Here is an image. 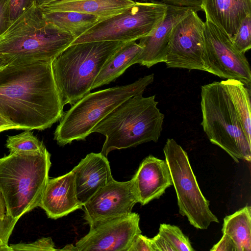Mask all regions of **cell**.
Returning a JSON list of instances; mask_svg holds the SVG:
<instances>
[{
    "mask_svg": "<svg viewBox=\"0 0 251 251\" xmlns=\"http://www.w3.org/2000/svg\"><path fill=\"white\" fill-rule=\"evenodd\" d=\"M63 113L51 61L11 62L0 69V116L15 129L43 130Z\"/></svg>",
    "mask_w": 251,
    "mask_h": 251,
    "instance_id": "cell-1",
    "label": "cell"
},
{
    "mask_svg": "<svg viewBox=\"0 0 251 251\" xmlns=\"http://www.w3.org/2000/svg\"><path fill=\"white\" fill-rule=\"evenodd\" d=\"M50 166V154L45 146L0 158V192L6 214L19 219L39 206Z\"/></svg>",
    "mask_w": 251,
    "mask_h": 251,
    "instance_id": "cell-2",
    "label": "cell"
},
{
    "mask_svg": "<svg viewBox=\"0 0 251 251\" xmlns=\"http://www.w3.org/2000/svg\"><path fill=\"white\" fill-rule=\"evenodd\" d=\"M155 96L131 97L117 106L93 128L104 135L100 153L157 142L162 130L164 115L157 107Z\"/></svg>",
    "mask_w": 251,
    "mask_h": 251,
    "instance_id": "cell-3",
    "label": "cell"
},
{
    "mask_svg": "<svg viewBox=\"0 0 251 251\" xmlns=\"http://www.w3.org/2000/svg\"><path fill=\"white\" fill-rule=\"evenodd\" d=\"M75 38L47 21L35 4L0 35V55L10 63L51 61Z\"/></svg>",
    "mask_w": 251,
    "mask_h": 251,
    "instance_id": "cell-4",
    "label": "cell"
},
{
    "mask_svg": "<svg viewBox=\"0 0 251 251\" xmlns=\"http://www.w3.org/2000/svg\"><path fill=\"white\" fill-rule=\"evenodd\" d=\"M124 43L103 41L71 44L52 61V75L63 107L74 104L90 92L104 64Z\"/></svg>",
    "mask_w": 251,
    "mask_h": 251,
    "instance_id": "cell-5",
    "label": "cell"
},
{
    "mask_svg": "<svg viewBox=\"0 0 251 251\" xmlns=\"http://www.w3.org/2000/svg\"><path fill=\"white\" fill-rule=\"evenodd\" d=\"M201 125L212 144L236 163L251 160V142L244 131L227 88L222 80L201 87Z\"/></svg>",
    "mask_w": 251,
    "mask_h": 251,
    "instance_id": "cell-6",
    "label": "cell"
},
{
    "mask_svg": "<svg viewBox=\"0 0 251 251\" xmlns=\"http://www.w3.org/2000/svg\"><path fill=\"white\" fill-rule=\"evenodd\" d=\"M153 80L151 74L129 84L89 93L63 113L55 130L54 139L61 146L75 140H85L107 114L128 98L143 95Z\"/></svg>",
    "mask_w": 251,
    "mask_h": 251,
    "instance_id": "cell-7",
    "label": "cell"
},
{
    "mask_svg": "<svg viewBox=\"0 0 251 251\" xmlns=\"http://www.w3.org/2000/svg\"><path fill=\"white\" fill-rule=\"evenodd\" d=\"M177 198L179 213L200 229L219 222L209 208V201L202 194L190 163L187 153L174 139H167L163 148Z\"/></svg>",
    "mask_w": 251,
    "mask_h": 251,
    "instance_id": "cell-8",
    "label": "cell"
},
{
    "mask_svg": "<svg viewBox=\"0 0 251 251\" xmlns=\"http://www.w3.org/2000/svg\"><path fill=\"white\" fill-rule=\"evenodd\" d=\"M167 4L157 1L135 2L123 12L99 21L72 43L137 41L150 34L164 18Z\"/></svg>",
    "mask_w": 251,
    "mask_h": 251,
    "instance_id": "cell-9",
    "label": "cell"
},
{
    "mask_svg": "<svg viewBox=\"0 0 251 251\" xmlns=\"http://www.w3.org/2000/svg\"><path fill=\"white\" fill-rule=\"evenodd\" d=\"M203 31L204 71L221 78L242 82L251 90V71L245 53L234 45L231 37L205 20Z\"/></svg>",
    "mask_w": 251,
    "mask_h": 251,
    "instance_id": "cell-10",
    "label": "cell"
},
{
    "mask_svg": "<svg viewBox=\"0 0 251 251\" xmlns=\"http://www.w3.org/2000/svg\"><path fill=\"white\" fill-rule=\"evenodd\" d=\"M193 10L174 26L165 63L167 68L204 71V23Z\"/></svg>",
    "mask_w": 251,
    "mask_h": 251,
    "instance_id": "cell-11",
    "label": "cell"
},
{
    "mask_svg": "<svg viewBox=\"0 0 251 251\" xmlns=\"http://www.w3.org/2000/svg\"><path fill=\"white\" fill-rule=\"evenodd\" d=\"M140 216L135 212L89 225L88 233L75 244L76 251H129L141 230Z\"/></svg>",
    "mask_w": 251,
    "mask_h": 251,
    "instance_id": "cell-12",
    "label": "cell"
},
{
    "mask_svg": "<svg viewBox=\"0 0 251 251\" xmlns=\"http://www.w3.org/2000/svg\"><path fill=\"white\" fill-rule=\"evenodd\" d=\"M138 199L134 182L113 179L98 191L85 203L84 218L90 225L96 221L128 215Z\"/></svg>",
    "mask_w": 251,
    "mask_h": 251,
    "instance_id": "cell-13",
    "label": "cell"
},
{
    "mask_svg": "<svg viewBox=\"0 0 251 251\" xmlns=\"http://www.w3.org/2000/svg\"><path fill=\"white\" fill-rule=\"evenodd\" d=\"M193 10L199 11L190 7L167 4V12L162 22L150 34L139 39L138 44L142 50L136 63L150 68L157 63L164 62L174 26Z\"/></svg>",
    "mask_w": 251,
    "mask_h": 251,
    "instance_id": "cell-14",
    "label": "cell"
},
{
    "mask_svg": "<svg viewBox=\"0 0 251 251\" xmlns=\"http://www.w3.org/2000/svg\"><path fill=\"white\" fill-rule=\"evenodd\" d=\"M72 171L77 198L82 205L113 179L107 157L100 152L88 154Z\"/></svg>",
    "mask_w": 251,
    "mask_h": 251,
    "instance_id": "cell-15",
    "label": "cell"
},
{
    "mask_svg": "<svg viewBox=\"0 0 251 251\" xmlns=\"http://www.w3.org/2000/svg\"><path fill=\"white\" fill-rule=\"evenodd\" d=\"M132 179L138 202L142 205L159 198L168 188L173 185L166 160L152 155L143 160Z\"/></svg>",
    "mask_w": 251,
    "mask_h": 251,
    "instance_id": "cell-16",
    "label": "cell"
},
{
    "mask_svg": "<svg viewBox=\"0 0 251 251\" xmlns=\"http://www.w3.org/2000/svg\"><path fill=\"white\" fill-rule=\"evenodd\" d=\"M48 217L57 219L82 208L76 196L75 176L71 171L49 179L39 205Z\"/></svg>",
    "mask_w": 251,
    "mask_h": 251,
    "instance_id": "cell-17",
    "label": "cell"
},
{
    "mask_svg": "<svg viewBox=\"0 0 251 251\" xmlns=\"http://www.w3.org/2000/svg\"><path fill=\"white\" fill-rule=\"evenodd\" d=\"M201 8L206 20L231 37L251 14V0H203Z\"/></svg>",
    "mask_w": 251,
    "mask_h": 251,
    "instance_id": "cell-18",
    "label": "cell"
},
{
    "mask_svg": "<svg viewBox=\"0 0 251 251\" xmlns=\"http://www.w3.org/2000/svg\"><path fill=\"white\" fill-rule=\"evenodd\" d=\"M135 3L132 0H82L43 3L38 7L42 12L76 11L95 15L101 20L123 12Z\"/></svg>",
    "mask_w": 251,
    "mask_h": 251,
    "instance_id": "cell-19",
    "label": "cell"
},
{
    "mask_svg": "<svg viewBox=\"0 0 251 251\" xmlns=\"http://www.w3.org/2000/svg\"><path fill=\"white\" fill-rule=\"evenodd\" d=\"M142 48L136 42H125L108 59L93 82L92 90L108 84L122 75L136 60Z\"/></svg>",
    "mask_w": 251,
    "mask_h": 251,
    "instance_id": "cell-20",
    "label": "cell"
},
{
    "mask_svg": "<svg viewBox=\"0 0 251 251\" xmlns=\"http://www.w3.org/2000/svg\"><path fill=\"white\" fill-rule=\"evenodd\" d=\"M45 19L75 39L100 20L97 16L76 11H45Z\"/></svg>",
    "mask_w": 251,
    "mask_h": 251,
    "instance_id": "cell-21",
    "label": "cell"
},
{
    "mask_svg": "<svg viewBox=\"0 0 251 251\" xmlns=\"http://www.w3.org/2000/svg\"><path fill=\"white\" fill-rule=\"evenodd\" d=\"M222 232L234 243L237 251H251V207L247 205L224 219Z\"/></svg>",
    "mask_w": 251,
    "mask_h": 251,
    "instance_id": "cell-22",
    "label": "cell"
},
{
    "mask_svg": "<svg viewBox=\"0 0 251 251\" xmlns=\"http://www.w3.org/2000/svg\"><path fill=\"white\" fill-rule=\"evenodd\" d=\"M242 124L245 133L251 142V90L235 79L224 80Z\"/></svg>",
    "mask_w": 251,
    "mask_h": 251,
    "instance_id": "cell-23",
    "label": "cell"
},
{
    "mask_svg": "<svg viewBox=\"0 0 251 251\" xmlns=\"http://www.w3.org/2000/svg\"><path fill=\"white\" fill-rule=\"evenodd\" d=\"M5 145L10 153L20 151H37L44 146L30 130H26L16 135L8 136Z\"/></svg>",
    "mask_w": 251,
    "mask_h": 251,
    "instance_id": "cell-24",
    "label": "cell"
},
{
    "mask_svg": "<svg viewBox=\"0 0 251 251\" xmlns=\"http://www.w3.org/2000/svg\"><path fill=\"white\" fill-rule=\"evenodd\" d=\"M158 233L171 244L176 251H195L188 237L176 226L161 224Z\"/></svg>",
    "mask_w": 251,
    "mask_h": 251,
    "instance_id": "cell-25",
    "label": "cell"
},
{
    "mask_svg": "<svg viewBox=\"0 0 251 251\" xmlns=\"http://www.w3.org/2000/svg\"><path fill=\"white\" fill-rule=\"evenodd\" d=\"M235 47L245 53L251 48V14L247 16L242 21L239 27L231 37Z\"/></svg>",
    "mask_w": 251,
    "mask_h": 251,
    "instance_id": "cell-26",
    "label": "cell"
},
{
    "mask_svg": "<svg viewBox=\"0 0 251 251\" xmlns=\"http://www.w3.org/2000/svg\"><path fill=\"white\" fill-rule=\"evenodd\" d=\"M12 251H57L50 237H43L30 243H19L10 245Z\"/></svg>",
    "mask_w": 251,
    "mask_h": 251,
    "instance_id": "cell-27",
    "label": "cell"
},
{
    "mask_svg": "<svg viewBox=\"0 0 251 251\" xmlns=\"http://www.w3.org/2000/svg\"><path fill=\"white\" fill-rule=\"evenodd\" d=\"M19 219L7 214L0 218V247L8 245V241Z\"/></svg>",
    "mask_w": 251,
    "mask_h": 251,
    "instance_id": "cell-28",
    "label": "cell"
},
{
    "mask_svg": "<svg viewBox=\"0 0 251 251\" xmlns=\"http://www.w3.org/2000/svg\"><path fill=\"white\" fill-rule=\"evenodd\" d=\"M35 4L34 0H10L11 23Z\"/></svg>",
    "mask_w": 251,
    "mask_h": 251,
    "instance_id": "cell-29",
    "label": "cell"
},
{
    "mask_svg": "<svg viewBox=\"0 0 251 251\" xmlns=\"http://www.w3.org/2000/svg\"><path fill=\"white\" fill-rule=\"evenodd\" d=\"M9 2L10 0H0V35L4 32L11 24Z\"/></svg>",
    "mask_w": 251,
    "mask_h": 251,
    "instance_id": "cell-30",
    "label": "cell"
},
{
    "mask_svg": "<svg viewBox=\"0 0 251 251\" xmlns=\"http://www.w3.org/2000/svg\"><path fill=\"white\" fill-rule=\"evenodd\" d=\"M129 251H153L151 238L139 234L135 238Z\"/></svg>",
    "mask_w": 251,
    "mask_h": 251,
    "instance_id": "cell-31",
    "label": "cell"
},
{
    "mask_svg": "<svg viewBox=\"0 0 251 251\" xmlns=\"http://www.w3.org/2000/svg\"><path fill=\"white\" fill-rule=\"evenodd\" d=\"M220 241L210 249L211 251H237L232 240L226 234L223 233Z\"/></svg>",
    "mask_w": 251,
    "mask_h": 251,
    "instance_id": "cell-32",
    "label": "cell"
},
{
    "mask_svg": "<svg viewBox=\"0 0 251 251\" xmlns=\"http://www.w3.org/2000/svg\"><path fill=\"white\" fill-rule=\"evenodd\" d=\"M151 239L153 251H176L171 244L158 233Z\"/></svg>",
    "mask_w": 251,
    "mask_h": 251,
    "instance_id": "cell-33",
    "label": "cell"
},
{
    "mask_svg": "<svg viewBox=\"0 0 251 251\" xmlns=\"http://www.w3.org/2000/svg\"><path fill=\"white\" fill-rule=\"evenodd\" d=\"M203 0H161V1L169 5L187 7L201 10Z\"/></svg>",
    "mask_w": 251,
    "mask_h": 251,
    "instance_id": "cell-34",
    "label": "cell"
},
{
    "mask_svg": "<svg viewBox=\"0 0 251 251\" xmlns=\"http://www.w3.org/2000/svg\"><path fill=\"white\" fill-rule=\"evenodd\" d=\"M10 129H15L14 126L0 116V132Z\"/></svg>",
    "mask_w": 251,
    "mask_h": 251,
    "instance_id": "cell-35",
    "label": "cell"
},
{
    "mask_svg": "<svg viewBox=\"0 0 251 251\" xmlns=\"http://www.w3.org/2000/svg\"><path fill=\"white\" fill-rule=\"evenodd\" d=\"M6 215V209L3 196L0 192V218H3Z\"/></svg>",
    "mask_w": 251,
    "mask_h": 251,
    "instance_id": "cell-36",
    "label": "cell"
},
{
    "mask_svg": "<svg viewBox=\"0 0 251 251\" xmlns=\"http://www.w3.org/2000/svg\"><path fill=\"white\" fill-rule=\"evenodd\" d=\"M78 0H45L43 3H57L60 2H69V1H78Z\"/></svg>",
    "mask_w": 251,
    "mask_h": 251,
    "instance_id": "cell-37",
    "label": "cell"
},
{
    "mask_svg": "<svg viewBox=\"0 0 251 251\" xmlns=\"http://www.w3.org/2000/svg\"><path fill=\"white\" fill-rule=\"evenodd\" d=\"M9 59L0 55V69L10 63Z\"/></svg>",
    "mask_w": 251,
    "mask_h": 251,
    "instance_id": "cell-38",
    "label": "cell"
},
{
    "mask_svg": "<svg viewBox=\"0 0 251 251\" xmlns=\"http://www.w3.org/2000/svg\"><path fill=\"white\" fill-rule=\"evenodd\" d=\"M59 250H66V251H76L75 246L73 244H69L66 245L63 249Z\"/></svg>",
    "mask_w": 251,
    "mask_h": 251,
    "instance_id": "cell-39",
    "label": "cell"
},
{
    "mask_svg": "<svg viewBox=\"0 0 251 251\" xmlns=\"http://www.w3.org/2000/svg\"><path fill=\"white\" fill-rule=\"evenodd\" d=\"M45 0H34L35 4L38 6L41 5Z\"/></svg>",
    "mask_w": 251,
    "mask_h": 251,
    "instance_id": "cell-40",
    "label": "cell"
},
{
    "mask_svg": "<svg viewBox=\"0 0 251 251\" xmlns=\"http://www.w3.org/2000/svg\"><path fill=\"white\" fill-rule=\"evenodd\" d=\"M135 2H147L152 1V0H132Z\"/></svg>",
    "mask_w": 251,
    "mask_h": 251,
    "instance_id": "cell-41",
    "label": "cell"
}]
</instances>
